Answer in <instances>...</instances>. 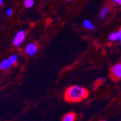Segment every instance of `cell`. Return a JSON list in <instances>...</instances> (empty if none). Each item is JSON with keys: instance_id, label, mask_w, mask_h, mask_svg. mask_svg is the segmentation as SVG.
<instances>
[{"instance_id": "obj_12", "label": "cell", "mask_w": 121, "mask_h": 121, "mask_svg": "<svg viewBox=\"0 0 121 121\" xmlns=\"http://www.w3.org/2000/svg\"><path fill=\"white\" fill-rule=\"evenodd\" d=\"M103 81H104V78H103V77H100V78H99L97 79V82H99V83H102Z\"/></svg>"}, {"instance_id": "obj_10", "label": "cell", "mask_w": 121, "mask_h": 121, "mask_svg": "<svg viewBox=\"0 0 121 121\" xmlns=\"http://www.w3.org/2000/svg\"><path fill=\"white\" fill-rule=\"evenodd\" d=\"M23 4L26 8H31L34 5V0H24Z\"/></svg>"}, {"instance_id": "obj_5", "label": "cell", "mask_w": 121, "mask_h": 121, "mask_svg": "<svg viewBox=\"0 0 121 121\" xmlns=\"http://www.w3.org/2000/svg\"><path fill=\"white\" fill-rule=\"evenodd\" d=\"M38 51V47L35 43H29L25 47V52L28 56H34Z\"/></svg>"}, {"instance_id": "obj_13", "label": "cell", "mask_w": 121, "mask_h": 121, "mask_svg": "<svg viewBox=\"0 0 121 121\" xmlns=\"http://www.w3.org/2000/svg\"><path fill=\"white\" fill-rule=\"evenodd\" d=\"M117 33H118V40L121 41V29Z\"/></svg>"}, {"instance_id": "obj_4", "label": "cell", "mask_w": 121, "mask_h": 121, "mask_svg": "<svg viewBox=\"0 0 121 121\" xmlns=\"http://www.w3.org/2000/svg\"><path fill=\"white\" fill-rule=\"evenodd\" d=\"M110 75L114 80H121V63L112 66L110 70Z\"/></svg>"}, {"instance_id": "obj_14", "label": "cell", "mask_w": 121, "mask_h": 121, "mask_svg": "<svg viewBox=\"0 0 121 121\" xmlns=\"http://www.w3.org/2000/svg\"><path fill=\"white\" fill-rule=\"evenodd\" d=\"M113 2H114L115 4H117L121 5V0H113Z\"/></svg>"}, {"instance_id": "obj_2", "label": "cell", "mask_w": 121, "mask_h": 121, "mask_svg": "<svg viewBox=\"0 0 121 121\" xmlns=\"http://www.w3.org/2000/svg\"><path fill=\"white\" fill-rule=\"evenodd\" d=\"M18 60V56L17 54H13V55L9 56L8 58L2 60L0 63V69L4 70L9 68L11 66L15 65Z\"/></svg>"}, {"instance_id": "obj_16", "label": "cell", "mask_w": 121, "mask_h": 121, "mask_svg": "<svg viewBox=\"0 0 121 121\" xmlns=\"http://www.w3.org/2000/svg\"><path fill=\"white\" fill-rule=\"evenodd\" d=\"M68 1H73V0H68Z\"/></svg>"}, {"instance_id": "obj_9", "label": "cell", "mask_w": 121, "mask_h": 121, "mask_svg": "<svg viewBox=\"0 0 121 121\" xmlns=\"http://www.w3.org/2000/svg\"><path fill=\"white\" fill-rule=\"evenodd\" d=\"M108 40L109 41L114 42L117 40H118V33L117 32H112V34H109L108 36Z\"/></svg>"}, {"instance_id": "obj_1", "label": "cell", "mask_w": 121, "mask_h": 121, "mask_svg": "<svg viewBox=\"0 0 121 121\" xmlns=\"http://www.w3.org/2000/svg\"><path fill=\"white\" fill-rule=\"evenodd\" d=\"M89 92L81 86H72L66 90L65 98L68 102H78L83 100L88 96Z\"/></svg>"}, {"instance_id": "obj_18", "label": "cell", "mask_w": 121, "mask_h": 121, "mask_svg": "<svg viewBox=\"0 0 121 121\" xmlns=\"http://www.w3.org/2000/svg\"><path fill=\"white\" fill-rule=\"evenodd\" d=\"M120 44H121V41H120Z\"/></svg>"}, {"instance_id": "obj_11", "label": "cell", "mask_w": 121, "mask_h": 121, "mask_svg": "<svg viewBox=\"0 0 121 121\" xmlns=\"http://www.w3.org/2000/svg\"><path fill=\"white\" fill-rule=\"evenodd\" d=\"M13 13V9L12 8H7L6 10V15L7 16H11Z\"/></svg>"}, {"instance_id": "obj_17", "label": "cell", "mask_w": 121, "mask_h": 121, "mask_svg": "<svg viewBox=\"0 0 121 121\" xmlns=\"http://www.w3.org/2000/svg\"><path fill=\"white\" fill-rule=\"evenodd\" d=\"M102 121H106V120H102Z\"/></svg>"}, {"instance_id": "obj_6", "label": "cell", "mask_w": 121, "mask_h": 121, "mask_svg": "<svg viewBox=\"0 0 121 121\" xmlns=\"http://www.w3.org/2000/svg\"><path fill=\"white\" fill-rule=\"evenodd\" d=\"M75 115L73 112H69L66 114L62 121H75Z\"/></svg>"}, {"instance_id": "obj_3", "label": "cell", "mask_w": 121, "mask_h": 121, "mask_svg": "<svg viewBox=\"0 0 121 121\" xmlns=\"http://www.w3.org/2000/svg\"><path fill=\"white\" fill-rule=\"evenodd\" d=\"M26 37V33L25 30H20L19 31H17L13 39V45L16 47H21V45L23 44L25 39Z\"/></svg>"}, {"instance_id": "obj_15", "label": "cell", "mask_w": 121, "mask_h": 121, "mask_svg": "<svg viewBox=\"0 0 121 121\" xmlns=\"http://www.w3.org/2000/svg\"><path fill=\"white\" fill-rule=\"evenodd\" d=\"M4 4V0H0V6H2Z\"/></svg>"}, {"instance_id": "obj_8", "label": "cell", "mask_w": 121, "mask_h": 121, "mask_svg": "<svg viewBox=\"0 0 121 121\" xmlns=\"http://www.w3.org/2000/svg\"><path fill=\"white\" fill-rule=\"evenodd\" d=\"M83 27L85 28H88V29H90V30H94V26L93 25V23L91 22L89 20H86L83 21Z\"/></svg>"}, {"instance_id": "obj_7", "label": "cell", "mask_w": 121, "mask_h": 121, "mask_svg": "<svg viewBox=\"0 0 121 121\" xmlns=\"http://www.w3.org/2000/svg\"><path fill=\"white\" fill-rule=\"evenodd\" d=\"M109 9H110V8H109V7H108V6L104 7L102 9L101 12H100V18H101L102 20L104 19V18L107 16V13H109Z\"/></svg>"}]
</instances>
